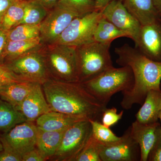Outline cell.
Returning <instances> with one entry per match:
<instances>
[{"mask_svg":"<svg viewBox=\"0 0 161 161\" xmlns=\"http://www.w3.org/2000/svg\"><path fill=\"white\" fill-rule=\"evenodd\" d=\"M92 125V135L99 142L108 144L119 140L120 137L115 135L109 128L106 127L98 120L89 119Z\"/></svg>","mask_w":161,"mask_h":161,"instance_id":"28","label":"cell"},{"mask_svg":"<svg viewBox=\"0 0 161 161\" xmlns=\"http://www.w3.org/2000/svg\"><path fill=\"white\" fill-rule=\"evenodd\" d=\"M42 4L44 7L48 10L54 7L60 0H36Z\"/></svg>","mask_w":161,"mask_h":161,"instance_id":"37","label":"cell"},{"mask_svg":"<svg viewBox=\"0 0 161 161\" xmlns=\"http://www.w3.org/2000/svg\"><path fill=\"white\" fill-rule=\"evenodd\" d=\"M44 44L40 37L24 40L7 41L3 54V63L41 49Z\"/></svg>","mask_w":161,"mask_h":161,"instance_id":"19","label":"cell"},{"mask_svg":"<svg viewBox=\"0 0 161 161\" xmlns=\"http://www.w3.org/2000/svg\"><path fill=\"white\" fill-rule=\"evenodd\" d=\"M103 16L119 29L125 32L134 42L138 37L142 25L126 9L121 0H114L102 11Z\"/></svg>","mask_w":161,"mask_h":161,"instance_id":"12","label":"cell"},{"mask_svg":"<svg viewBox=\"0 0 161 161\" xmlns=\"http://www.w3.org/2000/svg\"><path fill=\"white\" fill-rule=\"evenodd\" d=\"M43 57L50 78L68 82H79L76 47L44 45Z\"/></svg>","mask_w":161,"mask_h":161,"instance_id":"4","label":"cell"},{"mask_svg":"<svg viewBox=\"0 0 161 161\" xmlns=\"http://www.w3.org/2000/svg\"><path fill=\"white\" fill-rule=\"evenodd\" d=\"M82 85L101 102L108 105L111 97L116 93L130 92L134 84L133 73L129 66L114 67Z\"/></svg>","mask_w":161,"mask_h":161,"instance_id":"3","label":"cell"},{"mask_svg":"<svg viewBox=\"0 0 161 161\" xmlns=\"http://www.w3.org/2000/svg\"><path fill=\"white\" fill-rule=\"evenodd\" d=\"M15 108L29 122L34 121L41 115L52 111L44 96L42 84L40 83H35L26 98Z\"/></svg>","mask_w":161,"mask_h":161,"instance_id":"14","label":"cell"},{"mask_svg":"<svg viewBox=\"0 0 161 161\" xmlns=\"http://www.w3.org/2000/svg\"><path fill=\"white\" fill-rule=\"evenodd\" d=\"M120 37L130 38V36L125 32L119 29L103 16L95 29L94 34L95 41L111 44L113 40Z\"/></svg>","mask_w":161,"mask_h":161,"instance_id":"22","label":"cell"},{"mask_svg":"<svg viewBox=\"0 0 161 161\" xmlns=\"http://www.w3.org/2000/svg\"><path fill=\"white\" fill-rule=\"evenodd\" d=\"M42 48L9 60L4 64L21 81L36 82L42 85L50 78Z\"/></svg>","mask_w":161,"mask_h":161,"instance_id":"6","label":"cell"},{"mask_svg":"<svg viewBox=\"0 0 161 161\" xmlns=\"http://www.w3.org/2000/svg\"><path fill=\"white\" fill-rule=\"evenodd\" d=\"M85 119H88L51 111L40 116L36 120V125L38 129L46 131H62L67 130L77 122Z\"/></svg>","mask_w":161,"mask_h":161,"instance_id":"16","label":"cell"},{"mask_svg":"<svg viewBox=\"0 0 161 161\" xmlns=\"http://www.w3.org/2000/svg\"><path fill=\"white\" fill-rule=\"evenodd\" d=\"M60 3L75 12L78 17L96 10L95 0H60Z\"/></svg>","mask_w":161,"mask_h":161,"instance_id":"29","label":"cell"},{"mask_svg":"<svg viewBox=\"0 0 161 161\" xmlns=\"http://www.w3.org/2000/svg\"><path fill=\"white\" fill-rule=\"evenodd\" d=\"M78 15L62 3H59L49 10L40 24V38L44 45L54 44L60 35Z\"/></svg>","mask_w":161,"mask_h":161,"instance_id":"9","label":"cell"},{"mask_svg":"<svg viewBox=\"0 0 161 161\" xmlns=\"http://www.w3.org/2000/svg\"><path fill=\"white\" fill-rule=\"evenodd\" d=\"M135 115L136 120L143 124L158 122L161 112V90H150Z\"/></svg>","mask_w":161,"mask_h":161,"instance_id":"17","label":"cell"},{"mask_svg":"<svg viewBox=\"0 0 161 161\" xmlns=\"http://www.w3.org/2000/svg\"><path fill=\"white\" fill-rule=\"evenodd\" d=\"M37 127L32 122L18 124L1 137L2 143L23 156L36 147Z\"/></svg>","mask_w":161,"mask_h":161,"instance_id":"10","label":"cell"},{"mask_svg":"<svg viewBox=\"0 0 161 161\" xmlns=\"http://www.w3.org/2000/svg\"><path fill=\"white\" fill-rule=\"evenodd\" d=\"M17 0H0V17L7 9Z\"/></svg>","mask_w":161,"mask_h":161,"instance_id":"36","label":"cell"},{"mask_svg":"<svg viewBox=\"0 0 161 161\" xmlns=\"http://www.w3.org/2000/svg\"><path fill=\"white\" fill-rule=\"evenodd\" d=\"M159 125L158 122L143 124L135 120L130 126L132 138L138 144L140 149V161H148L149 153L155 142L156 131Z\"/></svg>","mask_w":161,"mask_h":161,"instance_id":"15","label":"cell"},{"mask_svg":"<svg viewBox=\"0 0 161 161\" xmlns=\"http://www.w3.org/2000/svg\"><path fill=\"white\" fill-rule=\"evenodd\" d=\"M100 157L102 161H140V149L132 138L130 127L120 136L119 140L102 144Z\"/></svg>","mask_w":161,"mask_h":161,"instance_id":"11","label":"cell"},{"mask_svg":"<svg viewBox=\"0 0 161 161\" xmlns=\"http://www.w3.org/2000/svg\"><path fill=\"white\" fill-rule=\"evenodd\" d=\"M124 111H121L119 113H117V109L115 108H106L103 111L102 115V123L108 128L118 123L121 119L123 115Z\"/></svg>","mask_w":161,"mask_h":161,"instance_id":"30","label":"cell"},{"mask_svg":"<svg viewBox=\"0 0 161 161\" xmlns=\"http://www.w3.org/2000/svg\"><path fill=\"white\" fill-rule=\"evenodd\" d=\"M65 131H46L37 128L36 147L47 159L55 155Z\"/></svg>","mask_w":161,"mask_h":161,"instance_id":"20","label":"cell"},{"mask_svg":"<svg viewBox=\"0 0 161 161\" xmlns=\"http://www.w3.org/2000/svg\"><path fill=\"white\" fill-rule=\"evenodd\" d=\"M148 161H161V125L158 126L156 131V138L154 144L150 150Z\"/></svg>","mask_w":161,"mask_h":161,"instance_id":"31","label":"cell"},{"mask_svg":"<svg viewBox=\"0 0 161 161\" xmlns=\"http://www.w3.org/2000/svg\"><path fill=\"white\" fill-rule=\"evenodd\" d=\"M111 45L94 41L76 47L79 83L93 79L113 67Z\"/></svg>","mask_w":161,"mask_h":161,"instance_id":"5","label":"cell"},{"mask_svg":"<svg viewBox=\"0 0 161 161\" xmlns=\"http://www.w3.org/2000/svg\"><path fill=\"white\" fill-rule=\"evenodd\" d=\"M3 144V143H2ZM3 150L0 152V161H22V157L3 144Z\"/></svg>","mask_w":161,"mask_h":161,"instance_id":"33","label":"cell"},{"mask_svg":"<svg viewBox=\"0 0 161 161\" xmlns=\"http://www.w3.org/2000/svg\"><path fill=\"white\" fill-rule=\"evenodd\" d=\"M136 48L147 58L161 62V20L142 26Z\"/></svg>","mask_w":161,"mask_h":161,"instance_id":"13","label":"cell"},{"mask_svg":"<svg viewBox=\"0 0 161 161\" xmlns=\"http://www.w3.org/2000/svg\"><path fill=\"white\" fill-rule=\"evenodd\" d=\"M3 150V144H2V142L1 141V139H0V152H2Z\"/></svg>","mask_w":161,"mask_h":161,"instance_id":"40","label":"cell"},{"mask_svg":"<svg viewBox=\"0 0 161 161\" xmlns=\"http://www.w3.org/2000/svg\"><path fill=\"white\" fill-rule=\"evenodd\" d=\"M17 1H27V0H17Z\"/></svg>","mask_w":161,"mask_h":161,"instance_id":"42","label":"cell"},{"mask_svg":"<svg viewBox=\"0 0 161 161\" xmlns=\"http://www.w3.org/2000/svg\"><path fill=\"white\" fill-rule=\"evenodd\" d=\"M102 16V11L95 10L75 18L55 43L78 47L94 42L95 29Z\"/></svg>","mask_w":161,"mask_h":161,"instance_id":"7","label":"cell"},{"mask_svg":"<svg viewBox=\"0 0 161 161\" xmlns=\"http://www.w3.org/2000/svg\"><path fill=\"white\" fill-rule=\"evenodd\" d=\"M126 9L142 26L161 20L152 0H121Z\"/></svg>","mask_w":161,"mask_h":161,"instance_id":"18","label":"cell"},{"mask_svg":"<svg viewBox=\"0 0 161 161\" xmlns=\"http://www.w3.org/2000/svg\"><path fill=\"white\" fill-rule=\"evenodd\" d=\"M48 11L37 1L27 0L25 5L24 17L20 24L40 25L46 17Z\"/></svg>","mask_w":161,"mask_h":161,"instance_id":"25","label":"cell"},{"mask_svg":"<svg viewBox=\"0 0 161 161\" xmlns=\"http://www.w3.org/2000/svg\"><path fill=\"white\" fill-rule=\"evenodd\" d=\"M26 121L24 115L14 106L5 101L0 100V130L6 132Z\"/></svg>","mask_w":161,"mask_h":161,"instance_id":"23","label":"cell"},{"mask_svg":"<svg viewBox=\"0 0 161 161\" xmlns=\"http://www.w3.org/2000/svg\"><path fill=\"white\" fill-rule=\"evenodd\" d=\"M7 32L0 30V64H3V54L8 41Z\"/></svg>","mask_w":161,"mask_h":161,"instance_id":"35","label":"cell"},{"mask_svg":"<svg viewBox=\"0 0 161 161\" xmlns=\"http://www.w3.org/2000/svg\"><path fill=\"white\" fill-rule=\"evenodd\" d=\"M115 52L118 57L116 63L130 67L134 76L132 89L122 93L120 104L124 109H130L136 104L142 105L150 90H161V62L150 60L127 43L115 48Z\"/></svg>","mask_w":161,"mask_h":161,"instance_id":"2","label":"cell"},{"mask_svg":"<svg viewBox=\"0 0 161 161\" xmlns=\"http://www.w3.org/2000/svg\"><path fill=\"white\" fill-rule=\"evenodd\" d=\"M96 10L102 11L110 3L114 0H95Z\"/></svg>","mask_w":161,"mask_h":161,"instance_id":"38","label":"cell"},{"mask_svg":"<svg viewBox=\"0 0 161 161\" xmlns=\"http://www.w3.org/2000/svg\"><path fill=\"white\" fill-rule=\"evenodd\" d=\"M26 1L15 2L0 17V30L8 31L20 24L25 14Z\"/></svg>","mask_w":161,"mask_h":161,"instance_id":"24","label":"cell"},{"mask_svg":"<svg viewBox=\"0 0 161 161\" xmlns=\"http://www.w3.org/2000/svg\"><path fill=\"white\" fill-rule=\"evenodd\" d=\"M159 119H160V120L161 122V112L160 114Z\"/></svg>","mask_w":161,"mask_h":161,"instance_id":"41","label":"cell"},{"mask_svg":"<svg viewBox=\"0 0 161 161\" xmlns=\"http://www.w3.org/2000/svg\"><path fill=\"white\" fill-rule=\"evenodd\" d=\"M13 72L6 64H0V87L15 82H20Z\"/></svg>","mask_w":161,"mask_h":161,"instance_id":"32","label":"cell"},{"mask_svg":"<svg viewBox=\"0 0 161 161\" xmlns=\"http://www.w3.org/2000/svg\"><path fill=\"white\" fill-rule=\"evenodd\" d=\"M89 119L77 122L65 130L53 156L56 160L73 161L82 150L92 136V125Z\"/></svg>","mask_w":161,"mask_h":161,"instance_id":"8","label":"cell"},{"mask_svg":"<svg viewBox=\"0 0 161 161\" xmlns=\"http://www.w3.org/2000/svg\"><path fill=\"white\" fill-rule=\"evenodd\" d=\"M102 146V143L95 140L92 135L73 161H102L100 157Z\"/></svg>","mask_w":161,"mask_h":161,"instance_id":"27","label":"cell"},{"mask_svg":"<svg viewBox=\"0 0 161 161\" xmlns=\"http://www.w3.org/2000/svg\"><path fill=\"white\" fill-rule=\"evenodd\" d=\"M36 83L20 81L0 87V96L3 100L14 107L18 106L26 98Z\"/></svg>","mask_w":161,"mask_h":161,"instance_id":"21","label":"cell"},{"mask_svg":"<svg viewBox=\"0 0 161 161\" xmlns=\"http://www.w3.org/2000/svg\"><path fill=\"white\" fill-rule=\"evenodd\" d=\"M153 5L161 19V0H152Z\"/></svg>","mask_w":161,"mask_h":161,"instance_id":"39","label":"cell"},{"mask_svg":"<svg viewBox=\"0 0 161 161\" xmlns=\"http://www.w3.org/2000/svg\"><path fill=\"white\" fill-rule=\"evenodd\" d=\"M40 37V25L21 24L7 32L8 41H18Z\"/></svg>","mask_w":161,"mask_h":161,"instance_id":"26","label":"cell"},{"mask_svg":"<svg viewBox=\"0 0 161 161\" xmlns=\"http://www.w3.org/2000/svg\"><path fill=\"white\" fill-rule=\"evenodd\" d=\"M42 86L52 111L98 121L107 108V105L79 82H64L49 78Z\"/></svg>","mask_w":161,"mask_h":161,"instance_id":"1","label":"cell"},{"mask_svg":"<svg viewBox=\"0 0 161 161\" xmlns=\"http://www.w3.org/2000/svg\"><path fill=\"white\" fill-rule=\"evenodd\" d=\"M47 159L36 147L22 156V161H44Z\"/></svg>","mask_w":161,"mask_h":161,"instance_id":"34","label":"cell"}]
</instances>
